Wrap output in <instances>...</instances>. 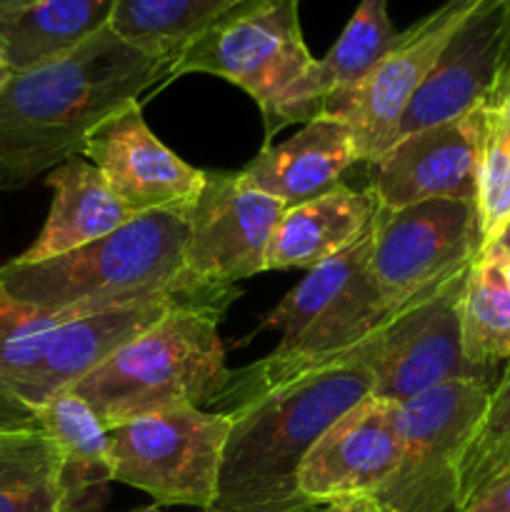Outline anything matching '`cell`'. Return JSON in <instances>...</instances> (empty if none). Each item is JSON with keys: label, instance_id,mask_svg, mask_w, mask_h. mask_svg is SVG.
I'll return each instance as SVG.
<instances>
[{"label": "cell", "instance_id": "cell-24", "mask_svg": "<svg viewBox=\"0 0 510 512\" xmlns=\"http://www.w3.org/2000/svg\"><path fill=\"white\" fill-rule=\"evenodd\" d=\"M68 315L43 313L0 288V428L35 425L23 408V388Z\"/></svg>", "mask_w": 510, "mask_h": 512}, {"label": "cell", "instance_id": "cell-18", "mask_svg": "<svg viewBox=\"0 0 510 512\" xmlns=\"http://www.w3.org/2000/svg\"><path fill=\"white\" fill-rule=\"evenodd\" d=\"M395 38L398 30L390 23L388 0H360L333 48L320 60H313L308 73L283 95L275 113L263 120L265 145L273 143L275 135L288 125L318 118L328 98L358 88L383 60Z\"/></svg>", "mask_w": 510, "mask_h": 512}, {"label": "cell", "instance_id": "cell-40", "mask_svg": "<svg viewBox=\"0 0 510 512\" xmlns=\"http://www.w3.org/2000/svg\"><path fill=\"white\" fill-rule=\"evenodd\" d=\"M133 512H143V510H133Z\"/></svg>", "mask_w": 510, "mask_h": 512}, {"label": "cell", "instance_id": "cell-23", "mask_svg": "<svg viewBox=\"0 0 510 512\" xmlns=\"http://www.w3.org/2000/svg\"><path fill=\"white\" fill-rule=\"evenodd\" d=\"M115 0H40L0 15V58L13 73L73 53L108 28Z\"/></svg>", "mask_w": 510, "mask_h": 512}, {"label": "cell", "instance_id": "cell-12", "mask_svg": "<svg viewBox=\"0 0 510 512\" xmlns=\"http://www.w3.org/2000/svg\"><path fill=\"white\" fill-rule=\"evenodd\" d=\"M283 213L280 200L250 188L240 173H208L203 193L185 210V273L205 288L238 290L235 283L265 270Z\"/></svg>", "mask_w": 510, "mask_h": 512}, {"label": "cell", "instance_id": "cell-39", "mask_svg": "<svg viewBox=\"0 0 510 512\" xmlns=\"http://www.w3.org/2000/svg\"><path fill=\"white\" fill-rule=\"evenodd\" d=\"M143 512H158V508L153 505V508H143Z\"/></svg>", "mask_w": 510, "mask_h": 512}, {"label": "cell", "instance_id": "cell-10", "mask_svg": "<svg viewBox=\"0 0 510 512\" xmlns=\"http://www.w3.org/2000/svg\"><path fill=\"white\" fill-rule=\"evenodd\" d=\"M370 235V270L393 313L473 263L483 250L478 208L468 200L378 208Z\"/></svg>", "mask_w": 510, "mask_h": 512}, {"label": "cell", "instance_id": "cell-34", "mask_svg": "<svg viewBox=\"0 0 510 512\" xmlns=\"http://www.w3.org/2000/svg\"><path fill=\"white\" fill-rule=\"evenodd\" d=\"M33 3H40V0H0V15L15 13V10H23Z\"/></svg>", "mask_w": 510, "mask_h": 512}, {"label": "cell", "instance_id": "cell-38", "mask_svg": "<svg viewBox=\"0 0 510 512\" xmlns=\"http://www.w3.org/2000/svg\"><path fill=\"white\" fill-rule=\"evenodd\" d=\"M510 60V13H508V33H505V50H503V63Z\"/></svg>", "mask_w": 510, "mask_h": 512}, {"label": "cell", "instance_id": "cell-21", "mask_svg": "<svg viewBox=\"0 0 510 512\" xmlns=\"http://www.w3.org/2000/svg\"><path fill=\"white\" fill-rule=\"evenodd\" d=\"M375 210L370 190L343 183L320 198L288 208L270 240L265 270L318 268L368 233Z\"/></svg>", "mask_w": 510, "mask_h": 512}, {"label": "cell", "instance_id": "cell-33", "mask_svg": "<svg viewBox=\"0 0 510 512\" xmlns=\"http://www.w3.org/2000/svg\"><path fill=\"white\" fill-rule=\"evenodd\" d=\"M483 250L490 255V260H493L495 268H498V273H500V278H503L505 288L510 290V250H505L503 245H498V243L485 245Z\"/></svg>", "mask_w": 510, "mask_h": 512}, {"label": "cell", "instance_id": "cell-26", "mask_svg": "<svg viewBox=\"0 0 510 512\" xmlns=\"http://www.w3.org/2000/svg\"><path fill=\"white\" fill-rule=\"evenodd\" d=\"M0 512H63L60 455L40 425L0 428Z\"/></svg>", "mask_w": 510, "mask_h": 512}, {"label": "cell", "instance_id": "cell-22", "mask_svg": "<svg viewBox=\"0 0 510 512\" xmlns=\"http://www.w3.org/2000/svg\"><path fill=\"white\" fill-rule=\"evenodd\" d=\"M35 425L48 433L60 455L63 512H100L105 485L113 483L108 430L95 410L75 393L53 395L35 413Z\"/></svg>", "mask_w": 510, "mask_h": 512}, {"label": "cell", "instance_id": "cell-37", "mask_svg": "<svg viewBox=\"0 0 510 512\" xmlns=\"http://www.w3.org/2000/svg\"><path fill=\"white\" fill-rule=\"evenodd\" d=\"M495 243H498V245H503L505 250H510V225H508V228L503 230V233L498 235V240H495Z\"/></svg>", "mask_w": 510, "mask_h": 512}, {"label": "cell", "instance_id": "cell-20", "mask_svg": "<svg viewBox=\"0 0 510 512\" xmlns=\"http://www.w3.org/2000/svg\"><path fill=\"white\" fill-rule=\"evenodd\" d=\"M45 183L53 190L48 220L35 243L13 258L15 263H40L70 253L135 218L133 210L105 183L103 173L83 155L50 170Z\"/></svg>", "mask_w": 510, "mask_h": 512}, {"label": "cell", "instance_id": "cell-3", "mask_svg": "<svg viewBox=\"0 0 510 512\" xmlns=\"http://www.w3.org/2000/svg\"><path fill=\"white\" fill-rule=\"evenodd\" d=\"M185 238V210H150L70 253L0 265V288L20 303L68 318L150 298H175L223 315L238 290L195 283L185 273Z\"/></svg>", "mask_w": 510, "mask_h": 512}, {"label": "cell", "instance_id": "cell-8", "mask_svg": "<svg viewBox=\"0 0 510 512\" xmlns=\"http://www.w3.org/2000/svg\"><path fill=\"white\" fill-rule=\"evenodd\" d=\"M490 390V380L460 378L400 405V463L375 498L393 512H460V460Z\"/></svg>", "mask_w": 510, "mask_h": 512}, {"label": "cell", "instance_id": "cell-27", "mask_svg": "<svg viewBox=\"0 0 510 512\" xmlns=\"http://www.w3.org/2000/svg\"><path fill=\"white\" fill-rule=\"evenodd\" d=\"M465 358L493 375L495 365L510 360V290L490 255L480 250L468 268L460 305Z\"/></svg>", "mask_w": 510, "mask_h": 512}, {"label": "cell", "instance_id": "cell-16", "mask_svg": "<svg viewBox=\"0 0 510 512\" xmlns=\"http://www.w3.org/2000/svg\"><path fill=\"white\" fill-rule=\"evenodd\" d=\"M508 13L510 0H488L455 33L435 68L410 98L393 143L418 130L460 118L483 103L503 63Z\"/></svg>", "mask_w": 510, "mask_h": 512}, {"label": "cell", "instance_id": "cell-1", "mask_svg": "<svg viewBox=\"0 0 510 512\" xmlns=\"http://www.w3.org/2000/svg\"><path fill=\"white\" fill-rule=\"evenodd\" d=\"M173 60L103 28L73 53L13 73L0 90V190H20L83 155L90 133L170 83Z\"/></svg>", "mask_w": 510, "mask_h": 512}, {"label": "cell", "instance_id": "cell-7", "mask_svg": "<svg viewBox=\"0 0 510 512\" xmlns=\"http://www.w3.org/2000/svg\"><path fill=\"white\" fill-rule=\"evenodd\" d=\"M300 0H238L180 50L170 80L208 73L238 85L268 120L313 65L300 30Z\"/></svg>", "mask_w": 510, "mask_h": 512}, {"label": "cell", "instance_id": "cell-17", "mask_svg": "<svg viewBox=\"0 0 510 512\" xmlns=\"http://www.w3.org/2000/svg\"><path fill=\"white\" fill-rule=\"evenodd\" d=\"M180 305L190 303L175 298H150L103 310V313L63 320L55 330L43 360L30 373L23 388V408L28 418L35 423V413L40 405L48 403L53 395L73 388L95 365L103 363L108 355L138 338L140 333L153 328L158 320H163L170 310L180 308Z\"/></svg>", "mask_w": 510, "mask_h": 512}, {"label": "cell", "instance_id": "cell-14", "mask_svg": "<svg viewBox=\"0 0 510 512\" xmlns=\"http://www.w3.org/2000/svg\"><path fill=\"white\" fill-rule=\"evenodd\" d=\"M400 450V405L368 395L315 443L300 465L298 493L308 503L378 495L398 470Z\"/></svg>", "mask_w": 510, "mask_h": 512}, {"label": "cell", "instance_id": "cell-9", "mask_svg": "<svg viewBox=\"0 0 510 512\" xmlns=\"http://www.w3.org/2000/svg\"><path fill=\"white\" fill-rule=\"evenodd\" d=\"M468 268L415 295L370 335L375 398L403 405L450 380H490L463 350L460 305Z\"/></svg>", "mask_w": 510, "mask_h": 512}, {"label": "cell", "instance_id": "cell-11", "mask_svg": "<svg viewBox=\"0 0 510 512\" xmlns=\"http://www.w3.org/2000/svg\"><path fill=\"white\" fill-rule=\"evenodd\" d=\"M488 0H445L425 18L398 33L373 73L355 90L333 95L323 103L320 115L340 120L353 130L365 163L378 160L393 145L395 130L443 50L460 28Z\"/></svg>", "mask_w": 510, "mask_h": 512}, {"label": "cell", "instance_id": "cell-15", "mask_svg": "<svg viewBox=\"0 0 510 512\" xmlns=\"http://www.w3.org/2000/svg\"><path fill=\"white\" fill-rule=\"evenodd\" d=\"M105 183L135 215L188 210L203 193L208 170L193 168L165 148L143 120V105L130 103L90 133L83 148Z\"/></svg>", "mask_w": 510, "mask_h": 512}, {"label": "cell", "instance_id": "cell-19", "mask_svg": "<svg viewBox=\"0 0 510 512\" xmlns=\"http://www.w3.org/2000/svg\"><path fill=\"white\" fill-rule=\"evenodd\" d=\"M363 160L353 130L340 120L318 115L305 123L293 138L263 145L240 178L250 188L280 200L285 210L330 193L345 170Z\"/></svg>", "mask_w": 510, "mask_h": 512}, {"label": "cell", "instance_id": "cell-2", "mask_svg": "<svg viewBox=\"0 0 510 512\" xmlns=\"http://www.w3.org/2000/svg\"><path fill=\"white\" fill-rule=\"evenodd\" d=\"M373 395L370 338L353 353L275 383L230 408L218 495L205 512H290L308 505L298 473L325 430Z\"/></svg>", "mask_w": 510, "mask_h": 512}, {"label": "cell", "instance_id": "cell-6", "mask_svg": "<svg viewBox=\"0 0 510 512\" xmlns=\"http://www.w3.org/2000/svg\"><path fill=\"white\" fill-rule=\"evenodd\" d=\"M108 448L115 483L143 490L155 505L210 510L218 495L230 418L178 405L110 425Z\"/></svg>", "mask_w": 510, "mask_h": 512}, {"label": "cell", "instance_id": "cell-28", "mask_svg": "<svg viewBox=\"0 0 510 512\" xmlns=\"http://www.w3.org/2000/svg\"><path fill=\"white\" fill-rule=\"evenodd\" d=\"M510 475V360L490 390L488 405L458 470L460 512L485 488Z\"/></svg>", "mask_w": 510, "mask_h": 512}, {"label": "cell", "instance_id": "cell-25", "mask_svg": "<svg viewBox=\"0 0 510 512\" xmlns=\"http://www.w3.org/2000/svg\"><path fill=\"white\" fill-rule=\"evenodd\" d=\"M238 0H115L110 30L150 55L175 60Z\"/></svg>", "mask_w": 510, "mask_h": 512}, {"label": "cell", "instance_id": "cell-32", "mask_svg": "<svg viewBox=\"0 0 510 512\" xmlns=\"http://www.w3.org/2000/svg\"><path fill=\"white\" fill-rule=\"evenodd\" d=\"M335 505H338V512H393L375 495H360V498L340 500Z\"/></svg>", "mask_w": 510, "mask_h": 512}, {"label": "cell", "instance_id": "cell-31", "mask_svg": "<svg viewBox=\"0 0 510 512\" xmlns=\"http://www.w3.org/2000/svg\"><path fill=\"white\" fill-rule=\"evenodd\" d=\"M463 512H510V475L485 488L478 498L465 505Z\"/></svg>", "mask_w": 510, "mask_h": 512}, {"label": "cell", "instance_id": "cell-30", "mask_svg": "<svg viewBox=\"0 0 510 512\" xmlns=\"http://www.w3.org/2000/svg\"><path fill=\"white\" fill-rule=\"evenodd\" d=\"M483 110L488 123L510 145V60L508 63H500L498 75H495L488 95L483 98Z\"/></svg>", "mask_w": 510, "mask_h": 512}, {"label": "cell", "instance_id": "cell-35", "mask_svg": "<svg viewBox=\"0 0 510 512\" xmlns=\"http://www.w3.org/2000/svg\"><path fill=\"white\" fill-rule=\"evenodd\" d=\"M290 512H338V505L335 503H308L298 510H290Z\"/></svg>", "mask_w": 510, "mask_h": 512}, {"label": "cell", "instance_id": "cell-4", "mask_svg": "<svg viewBox=\"0 0 510 512\" xmlns=\"http://www.w3.org/2000/svg\"><path fill=\"white\" fill-rule=\"evenodd\" d=\"M370 228L343 253L310 270L265 315L263 325L280 330L283 340L268 358L230 370L225 388L210 403L213 413H228L270 385L353 353L393 315L370 270Z\"/></svg>", "mask_w": 510, "mask_h": 512}, {"label": "cell", "instance_id": "cell-29", "mask_svg": "<svg viewBox=\"0 0 510 512\" xmlns=\"http://www.w3.org/2000/svg\"><path fill=\"white\" fill-rule=\"evenodd\" d=\"M475 208H478L480 238L485 248L495 243L510 225V145L488 123V118H485V145L480 158Z\"/></svg>", "mask_w": 510, "mask_h": 512}, {"label": "cell", "instance_id": "cell-13", "mask_svg": "<svg viewBox=\"0 0 510 512\" xmlns=\"http://www.w3.org/2000/svg\"><path fill=\"white\" fill-rule=\"evenodd\" d=\"M483 145L485 113L480 103L460 118L395 140L370 163V195L385 210L440 198L475 203Z\"/></svg>", "mask_w": 510, "mask_h": 512}, {"label": "cell", "instance_id": "cell-5", "mask_svg": "<svg viewBox=\"0 0 510 512\" xmlns=\"http://www.w3.org/2000/svg\"><path fill=\"white\" fill-rule=\"evenodd\" d=\"M223 315L180 305L70 388L105 428L155 410L210 408L230 378L218 323Z\"/></svg>", "mask_w": 510, "mask_h": 512}, {"label": "cell", "instance_id": "cell-36", "mask_svg": "<svg viewBox=\"0 0 510 512\" xmlns=\"http://www.w3.org/2000/svg\"><path fill=\"white\" fill-rule=\"evenodd\" d=\"M10 78H13V68H10L3 58H0V90H3V85L8 83Z\"/></svg>", "mask_w": 510, "mask_h": 512}]
</instances>
